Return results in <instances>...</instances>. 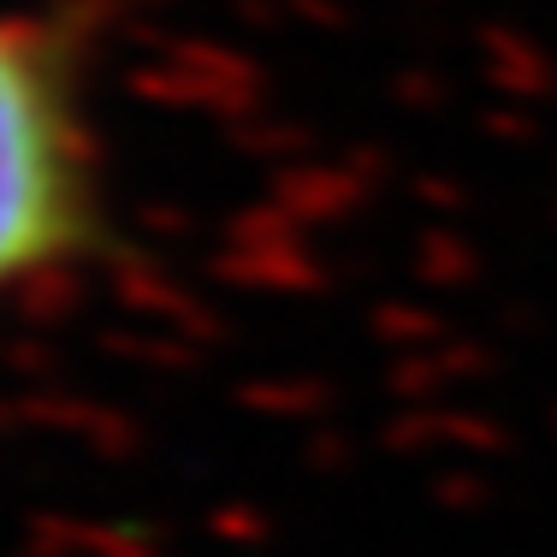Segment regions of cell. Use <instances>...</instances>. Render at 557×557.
I'll return each instance as SVG.
<instances>
[{"mask_svg": "<svg viewBox=\"0 0 557 557\" xmlns=\"http://www.w3.org/2000/svg\"><path fill=\"white\" fill-rule=\"evenodd\" d=\"M101 166L72 36L0 12V297L96 249Z\"/></svg>", "mask_w": 557, "mask_h": 557, "instance_id": "6da1fadb", "label": "cell"}]
</instances>
